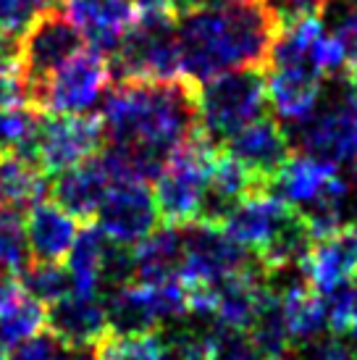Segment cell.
<instances>
[{
	"label": "cell",
	"mask_w": 357,
	"mask_h": 360,
	"mask_svg": "<svg viewBox=\"0 0 357 360\" xmlns=\"http://www.w3.org/2000/svg\"><path fill=\"white\" fill-rule=\"evenodd\" d=\"M292 216H294V210L278 195H273L268 187H258L228 210L219 226L234 242H239L247 250H255L258 255L281 234Z\"/></svg>",
	"instance_id": "obj_13"
},
{
	"label": "cell",
	"mask_w": 357,
	"mask_h": 360,
	"mask_svg": "<svg viewBox=\"0 0 357 360\" xmlns=\"http://www.w3.org/2000/svg\"><path fill=\"white\" fill-rule=\"evenodd\" d=\"M98 229L113 245H137L158 226V205L148 181H113L98 208Z\"/></svg>",
	"instance_id": "obj_12"
},
{
	"label": "cell",
	"mask_w": 357,
	"mask_h": 360,
	"mask_svg": "<svg viewBox=\"0 0 357 360\" xmlns=\"http://www.w3.org/2000/svg\"><path fill=\"white\" fill-rule=\"evenodd\" d=\"M347 87H349V92L357 98V63H352L349 71H347Z\"/></svg>",
	"instance_id": "obj_42"
},
{
	"label": "cell",
	"mask_w": 357,
	"mask_h": 360,
	"mask_svg": "<svg viewBox=\"0 0 357 360\" xmlns=\"http://www.w3.org/2000/svg\"><path fill=\"white\" fill-rule=\"evenodd\" d=\"M40 124V110L34 105L0 110V155H19V158L34 160Z\"/></svg>",
	"instance_id": "obj_28"
},
{
	"label": "cell",
	"mask_w": 357,
	"mask_h": 360,
	"mask_svg": "<svg viewBox=\"0 0 357 360\" xmlns=\"http://www.w3.org/2000/svg\"><path fill=\"white\" fill-rule=\"evenodd\" d=\"M297 360H355V355L339 337H320L313 345L299 347Z\"/></svg>",
	"instance_id": "obj_39"
},
{
	"label": "cell",
	"mask_w": 357,
	"mask_h": 360,
	"mask_svg": "<svg viewBox=\"0 0 357 360\" xmlns=\"http://www.w3.org/2000/svg\"><path fill=\"white\" fill-rule=\"evenodd\" d=\"M45 195H48V179L34 160L0 155V208L21 213L45 200Z\"/></svg>",
	"instance_id": "obj_27"
},
{
	"label": "cell",
	"mask_w": 357,
	"mask_h": 360,
	"mask_svg": "<svg viewBox=\"0 0 357 360\" xmlns=\"http://www.w3.org/2000/svg\"><path fill=\"white\" fill-rule=\"evenodd\" d=\"M103 302L116 334H148L189 319V292L178 279L160 284L129 281L113 287Z\"/></svg>",
	"instance_id": "obj_6"
},
{
	"label": "cell",
	"mask_w": 357,
	"mask_h": 360,
	"mask_svg": "<svg viewBox=\"0 0 357 360\" xmlns=\"http://www.w3.org/2000/svg\"><path fill=\"white\" fill-rule=\"evenodd\" d=\"M320 19L326 24L328 34L344 51L349 66L357 63V6H352L347 0L326 3V8L320 11Z\"/></svg>",
	"instance_id": "obj_34"
},
{
	"label": "cell",
	"mask_w": 357,
	"mask_h": 360,
	"mask_svg": "<svg viewBox=\"0 0 357 360\" xmlns=\"http://www.w3.org/2000/svg\"><path fill=\"white\" fill-rule=\"evenodd\" d=\"M163 345L171 360H216V329L210 323L176 326Z\"/></svg>",
	"instance_id": "obj_32"
},
{
	"label": "cell",
	"mask_w": 357,
	"mask_h": 360,
	"mask_svg": "<svg viewBox=\"0 0 357 360\" xmlns=\"http://www.w3.org/2000/svg\"><path fill=\"white\" fill-rule=\"evenodd\" d=\"M48 313L40 302L30 297L19 281L0 295V342L3 347H19L24 342L34 340L45 329Z\"/></svg>",
	"instance_id": "obj_26"
},
{
	"label": "cell",
	"mask_w": 357,
	"mask_h": 360,
	"mask_svg": "<svg viewBox=\"0 0 357 360\" xmlns=\"http://www.w3.org/2000/svg\"><path fill=\"white\" fill-rule=\"evenodd\" d=\"M163 360H171V358H169V355H163Z\"/></svg>",
	"instance_id": "obj_47"
},
{
	"label": "cell",
	"mask_w": 357,
	"mask_h": 360,
	"mask_svg": "<svg viewBox=\"0 0 357 360\" xmlns=\"http://www.w3.org/2000/svg\"><path fill=\"white\" fill-rule=\"evenodd\" d=\"M103 140V124L95 116H50L40 124L34 163L42 174H60L98 155Z\"/></svg>",
	"instance_id": "obj_11"
},
{
	"label": "cell",
	"mask_w": 357,
	"mask_h": 360,
	"mask_svg": "<svg viewBox=\"0 0 357 360\" xmlns=\"http://www.w3.org/2000/svg\"><path fill=\"white\" fill-rule=\"evenodd\" d=\"M326 305V323L334 337L352 334L357 329V281H347L337 290L320 295Z\"/></svg>",
	"instance_id": "obj_35"
},
{
	"label": "cell",
	"mask_w": 357,
	"mask_h": 360,
	"mask_svg": "<svg viewBox=\"0 0 357 360\" xmlns=\"http://www.w3.org/2000/svg\"><path fill=\"white\" fill-rule=\"evenodd\" d=\"M260 3L276 19L278 27H287V24H294L308 16H320L328 0H260Z\"/></svg>",
	"instance_id": "obj_38"
},
{
	"label": "cell",
	"mask_w": 357,
	"mask_h": 360,
	"mask_svg": "<svg viewBox=\"0 0 357 360\" xmlns=\"http://www.w3.org/2000/svg\"><path fill=\"white\" fill-rule=\"evenodd\" d=\"M181 234H184V260L178 281L187 290L216 287L255 263L247 248L231 240L219 224L195 221L189 226H181Z\"/></svg>",
	"instance_id": "obj_9"
},
{
	"label": "cell",
	"mask_w": 357,
	"mask_h": 360,
	"mask_svg": "<svg viewBox=\"0 0 357 360\" xmlns=\"http://www.w3.org/2000/svg\"><path fill=\"white\" fill-rule=\"evenodd\" d=\"M66 347H60L50 334H37L34 340L24 342L16 347L11 360H58Z\"/></svg>",
	"instance_id": "obj_40"
},
{
	"label": "cell",
	"mask_w": 357,
	"mask_h": 360,
	"mask_svg": "<svg viewBox=\"0 0 357 360\" xmlns=\"http://www.w3.org/2000/svg\"><path fill=\"white\" fill-rule=\"evenodd\" d=\"M294 131L305 155L357 171V98L349 92L347 82L323 92L316 113Z\"/></svg>",
	"instance_id": "obj_8"
},
{
	"label": "cell",
	"mask_w": 357,
	"mask_h": 360,
	"mask_svg": "<svg viewBox=\"0 0 357 360\" xmlns=\"http://www.w3.org/2000/svg\"><path fill=\"white\" fill-rule=\"evenodd\" d=\"M181 260H184V234H181V226H169V224L152 229L131 250L134 279L145 284L178 279Z\"/></svg>",
	"instance_id": "obj_22"
},
{
	"label": "cell",
	"mask_w": 357,
	"mask_h": 360,
	"mask_svg": "<svg viewBox=\"0 0 357 360\" xmlns=\"http://www.w3.org/2000/svg\"><path fill=\"white\" fill-rule=\"evenodd\" d=\"M299 276L318 295L337 290L357 276V224H349L326 240L313 242L299 266Z\"/></svg>",
	"instance_id": "obj_17"
},
{
	"label": "cell",
	"mask_w": 357,
	"mask_h": 360,
	"mask_svg": "<svg viewBox=\"0 0 357 360\" xmlns=\"http://www.w3.org/2000/svg\"><path fill=\"white\" fill-rule=\"evenodd\" d=\"M58 360H92V358H87L84 352H71V350H63V355H60Z\"/></svg>",
	"instance_id": "obj_43"
},
{
	"label": "cell",
	"mask_w": 357,
	"mask_h": 360,
	"mask_svg": "<svg viewBox=\"0 0 357 360\" xmlns=\"http://www.w3.org/2000/svg\"><path fill=\"white\" fill-rule=\"evenodd\" d=\"M349 340H352V347H349V350H352V355H355V360H357V329L349 334Z\"/></svg>",
	"instance_id": "obj_44"
},
{
	"label": "cell",
	"mask_w": 357,
	"mask_h": 360,
	"mask_svg": "<svg viewBox=\"0 0 357 360\" xmlns=\"http://www.w3.org/2000/svg\"><path fill=\"white\" fill-rule=\"evenodd\" d=\"M16 281H19V276H16V274H11L8 269H3V266H0V295H3L6 290H11Z\"/></svg>",
	"instance_id": "obj_41"
},
{
	"label": "cell",
	"mask_w": 357,
	"mask_h": 360,
	"mask_svg": "<svg viewBox=\"0 0 357 360\" xmlns=\"http://www.w3.org/2000/svg\"><path fill=\"white\" fill-rule=\"evenodd\" d=\"M216 155V142H210L202 131H195L163 163L152 195L160 219L169 226H189L202 219Z\"/></svg>",
	"instance_id": "obj_3"
},
{
	"label": "cell",
	"mask_w": 357,
	"mask_h": 360,
	"mask_svg": "<svg viewBox=\"0 0 357 360\" xmlns=\"http://www.w3.org/2000/svg\"><path fill=\"white\" fill-rule=\"evenodd\" d=\"M19 284L27 290L30 297L40 302V305H56L71 292L69 271L60 263H40L32 260L27 269L19 274Z\"/></svg>",
	"instance_id": "obj_30"
},
{
	"label": "cell",
	"mask_w": 357,
	"mask_h": 360,
	"mask_svg": "<svg viewBox=\"0 0 357 360\" xmlns=\"http://www.w3.org/2000/svg\"><path fill=\"white\" fill-rule=\"evenodd\" d=\"M110 79L113 66L108 56L82 48L45 79V84L34 92L32 105L37 110H50L53 116H87L105 98Z\"/></svg>",
	"instance_id": "obj_7"
},
{
	"label": "cell",
	"mask_w": 357,
	"mask_h": 360,
	"mask_svg": "<svg viewBox=\"0 0 357 360\" xmlns=\"http://www.w3.org/2000/svg\"><path fill=\"white\" fill-rule=\"evenodd\" d=\"M77 219L58 202L42 200L30 208L27 216V242L30 255L40 263H60L77 240Z\"/></svg>",
	"instance_id": "obj_21"
},
{
	"label": "cell",
	"mask_w": 357,
	"mask_h": 360,
	"mask_svg": "<svg viewBox=\"0 0 357 360\" xmlns=\"http://www.w3.org/2000/svg\"><path fill=\"white\" fill-rule=\"evenodd\" d=\"M108 150L119 153L137 181L155 179L181 142L197 131L195 87L176 82H119L100 113Z\"/></svg>",
	"instance_id": "obj_1"
},
{
	"label": "cell",
	"mask_w": 357,
	"mask_h": 360,
	"mask_svg": "<svg viewBox=\"0 0 357 360\" xmlns=\"http://www.w3.org/2000/svg\"><path fill=\"white\" fill-rule=\"evenodd\" d=\"M278 24L260 0H221L181 13L176 21L181 77L200 84L226 71L260 69Z\"/></svg>",
	"instance_id": "obj_2"
},
{
	"label": "cell",
	"mask_w": 357,
	"mask_h": 360,
	"mask_svg": "<svg viewBox=\"0 0 357 360\" xmlns=\"http://www.w3.org/2000/svg\"><path fill=\"white\" fill-rule=\"evenodd\" d=\"M63 16L92 51L113 56L137 21L134 0H63Z\"/></svg>",
	"instance_id": "obj_16"
},
{
	"label": "cell",
	"mask_w": 357,
	"mask_h": 360,
	"mask_svg": "<svg viewBox=\"0 0 357 360\" xmlns=\"http://www.w3.org/2000/svg\"><path fill=\"white\" fill-rule=\"evenodd\" d=\"M323 79L305 74V71L268 69L266 71V95L276 121L289 124L292 129L302 127L316 113L323 101Z\"/></svg>",
	"instance_id": "obj_19"
},
{
	"label": "cell",
	"mask_w": 357,
	"mask_h": 360,
	"mask_svg": "<svg viewBox=\"0 0 357 360\" xmlns=\"http://www.w3.org/2000/svg\"><path fill=\"white\" fill-rule=\"evenodd\" d=\"M58 3L60 0H0V34L21 40L32 24L58 8Z\"/></svg>",
	"instance_id": "obj_33"
},
{
	"label": "cell",
	"mask_w": 357,
	"mask_h": 360,
	"mask_svg": "<svg viewBox=\"0 0 357 360\" xmlns=\"http://www.w3.org/2000/svg\"><path fill=\"white\" fill-rule=\"evenodd\" d=\"M113 74L119 82H176L181 77V51L176 13L171 8L139 11L134 27L113 53Z\"/></svg>",
	"instance_id": "obj_5"
},
{
	"label": "cell",
	"mask_w": 357,
	"mask_h": 360,
	"mask_svg": "<svg viewBox=\"0 0 357 360\" xmlns=\"http://www.w3.org/2000/svg\"><path fill=\"white\" fill-rule=\"evenodd\" d=\"M45 326L50 337L71 352H92L110 334L105 302L98 300V295L77 292H69L63 300L50 305Z\"/></svg>",
	"instance_id": "obj_15"
},
{
	"label": "cell",
	"mask_w": 357,
	"mask_h": 360,
	"mask_svg": "<svg viewBox=\"0 0 357 360\" xmlns=\"http://www.w3.org/2000/svg\"><path fill=\"white\" fill-rule=\"evenodd\" d=\"M27 242V221L19 210L0 208V266L19 276L32 263Z\"/></svg>",
	"instance_id": "obj_31"
},
{
	"label": "cell",
	"mask_w": 357,
	"mask_h": 360,
	"mask_svg": "<svg viewBox=\"0 0 357 360\" xmlns=\"http://www.w3.org/2000/svg\"><path fill=\"white\" fill-rule=\"evenodd\" d=\"M110 184H113V176L98 153L79 166L56 174L50 195H53V202H58L74 219H95Z\"/></svg>",
	"instance_id": "obj_18"
},
{
	"label": "cell",
	"mask_w": 357,
	"mask_h": 360,
	"mask_svg": "<svg viewBox=\"0 0 357 360\" xmlns=\"http://www.w3.org/2000/svg\"><path fill=\"white\" fill-rule=\"evenodd\" d=\"M110 248H113V242L98 226H84L77 234V240L66 255L71 292L98 295V290L105 284V266H108Z\"/></svg>",
	"instance_id": "obj_24"
},
{
	"label": "cell",
	"mask_w": 357,
	"mask_h": 360,
	"mask_svg": "<svg viewBox=\"0 0 357 360\" xmlns=\"http://www.w3.org/2000/svg\"><path fill=\"white\" fill-rule=\"evenodd\" d=\"M355 174H357V171H355ZM355 213H357V190H355Z\"/></svg>",
	"instance_id": "obj_45"
},
{
	"label": "cell",
	"mask_w": 357,
	"mask_h": 360,
	"mask_svg": "<svg viewBox=\"0 0 357 360\" xmlns=\"http://www.w3.org/2000/svg\"><path fill=\"white\" fill-rule=\"evenodd\" d=\"M226 153L249 171L258 187H268L292 155V140L281 121L260 116L226 140Z\"/></svg>",
	"instance_id": "obj_14"
},
{
	"label": "cell",
	"mask_w": 357,
	"mask_h": 360,
	"mask_svg": "<svg viewBox=\"0 0 357 360\" xmlns=\"http://www.w3.org/2000/svg\"><path fill=\"white\" fill-rule=\"evenodd\" d=\"M82 45L84 40L77 32V27L58 11H50L32 24L27 34L21 37L19 53L21 71H24L27 87H30V103L50 74L58 71L71 56H77Z\"/></svg>",
	"instance_id": "obj_10"
},
{
	"label": "cell",
	"mask_w": 357,
	"mask_h": 360,
	"mask_svg": "<svg viewBox=\"0 0 357 360\" xmlns=\"http://www.w3.org/2000/svg\"><path fill=\"white\" fill-rule=\"evenodd\" d=\"M252 190H258V181L249 176V171L242 163H237L228 153H219L213 171H210L205 208H202L200 221L221 224L228 210L245 200Z\"/></svg>",
	"instance_id": "obj_25"
},
{
	"label": "cell",
	"mask_w": 357,
	"mask_h": 360,
	"mask_svg": "<svg viewBox=\"0 0 357 360\" xmlns=\"http://www.w3.org/2000/svg\"><path fill=\"white\" fill-rule=\"evenodd\" d=\"M216 329V360H263L247 331Z\"/></svg>",
	"instance_id": "obj_37"
},
{
	"label": "cell",
	"mask_w": 357,
	"mask_h": 360,
	"mask_svg": "<svg viewBox=\"0 0 357 360\" xmlns=\"http://www.w3.org/2000/svg\"><path fill=\"white\" fill-rule=\"evenodd\" d=\"M266 77L258 69L226 71L195 87L197 131L210 142H226L242 127L266 116Z\"/></svg>",
	"instance_id": "obj_4"
},
{
	"label": "cell",
	"mask_w": 357,
	"mask_h": 360,
	"mask_svg": "<svg viewBox=\"0 0 357 360\" xmlns=\"http://www.w3.org/2000/svg\"><path fill=\"white\" fill-rule=\"evenodd\" d=\"M278 302L292 347L313 345L323 337V331H328L323 297L310 290L302 276L284 284V290L278 292Z\"/></svg>",
	"instance_id": "obj_23"
},
{
	"label": "cell",
	"mask_w": 357,
	"mask_h": 360,
	"mask_svg": "<svg viewBox=\"0 0 357 360\" xmlns=\"http://www.w3.org/2000/svg\"><path fill=\"white\" fill-rule=\"evenodd\" d=\"M337 176L339 166L313 158V155H305V153H297V155H289L287 163L271 179L268 190L278 195L289 208L294 205V210H299L310 205L313 200H318L334 184Z\"/></svg>",
	"instance_id": "obj_20"
},
{
	"label": "cell",
	"mask_w": 357,
	"mask_h": 360,
	"mask_svg": "<svg viewBox=\"0 0 357 360\" xmlns=\"http://www.w3.org/2000/svg\"><path fill=\"white\" fill-rule=\"evenodd\" d=\"M349 3H352V6H357V0H349Z\"/></svg>",
	"instance_id": "obj_46"
},
{
	"label": "cell",
	"mask_w": 357,
	"mask_h": 360,
	"mask_svg": "<svg viewBox=\"0 0 357 360\" xmlns=\"http://www.w3.org/2000/svg\"><path fill=\"white\" fill-rule=\"evenodd\" d=\"M166 345L155 331L148 334H116L110 331L92 350V360H163Z\"/></svg>",
	"instance_id": "obj_29"
},
{
	"label": "cell",
	"mask_w": 357,
	"mask_h": 360,
	"mask_svg": "<svg viewBox=\"0 0 357 360\" xmlns=\"http://www.w3.org/2000/svg\"><path fill=\"white\" fill-rule=\"evenodd\" d=\"M32 105L21 63H0V110Z\"/></svg>",
	"instance_id": "obj_36"
}]
</instances>
